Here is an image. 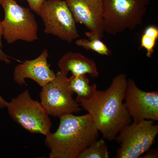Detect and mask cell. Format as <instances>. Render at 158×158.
Instances as JSON below:
<instances>
[{"instance_id":"obj_1","label":"cell","mask_w":158,"mask_h":158,"mask_svg":"<svg viewBox=\"0 0 158 158\" xmlns=\"http://www.w3.org/2000/svg\"><path fill=\"white\" fill-rule=\"evenodd\" d=\"M127 82L126 75L119 74L106 90H97L90 99L77 101L90 114L103 138L109 141H114L119 131L132 122L123 102Z\"/></svg>"},{"instance_id":"obj_2","label":"cell","mask_w":158,"mask_h":158,"mask_svg":"<svg viewBox=\"0 0 158 158\" xmlns=\"http://www.w3.org/2000/svg\"><path fill=\"white\" fill-rule=\"evenodd\" d=\"M59 118L57 131L46 136L50 158H78L85 148L99 139V131L89 113L79 116L71 113Z\"/></svg>"},{"instance_id":"obj_3","label":"cell","mask_w":158,"mask_h":158,"mask_svg":"<svg viewBox=\"0 0 158 158\" xmlns=\"http://www.w3.org/2000/svg\"><path fill=\"white\" fill-rule=\"evenodd\" d=\"M152 0H102L105 33L116 35L141 25Z\"/></svg>"},{"instance_id":"obj_4","label":"cell","mask_w":158,"mask_h":158,"mask_svg":"<svg viewBox=\"0 0 158 158\" xmlns=\"http://www.w3.org/2000/svg\"><path fill=\"white\" fill-rule=\"evenodd\" d=\"M11 118L26 131L46 136L52 123L49 115L41 103L31 98L27 89L7 102Z\"/></svg>"},{"instance_id":"obj_5","label":"cell","mask_w":158,"mask_h":158,"mask_svg":"<svg viewBox=\"0 0 158 158\" xmlns=\"http://www.w3.org/2000/svg\"><path fill=\"white\" fill-rule=\"evenodd\" d=\"M5 17L2 21L4 39L9 44L18 40L32 42L38 40V24L30 9L15 0H3Z\"/></svg>"},{"instance_id":"obj_6","label":"cell","mask_w":158,"mask_h":158,"mask_svg":"<svg viewBox=\"0 0 158 158\" xmlns=\"http://www.w3.org/2000/svg\"><path fill=\"white\" fill-rule=\"evenodd\" d=\"M158 134L155 121L132 122L119 131L115 140L120 145L116 158H138L150 149Z\"/></svg>"},{"instance_id":"obj_7","label":"cell","mask_w":158,"mask_h":158,"mask_svg":"<svg viewBox=\"0 0 158 158\" xmlns=\"http://www.w3.org/2000/svg\"><path fill=\"white\" fill-rule=\"evenodd\" d=\"M68 80L67 75L60 71L53 80L43 87L40 94V103L49 116L59 118L81 110L79 103L73 98Z\"/></svg>"},{"instance_id":"obj_8","label":"cell","mask_w":158,"mask_h":158,"mask_svg":"<svg viewBox=\"0 0 158 158\" xmlns=\"http://www.w3.org/2000/svg\"><path fill=\"white\" fill-rule=\"evenodd\" d=\"M37 15L44 23L45 34L70 43L80 37L76 23L65 0H46Z\"/></svg>"},{"instance_id":"obj_9","label":"cell","mask_w":158,"mask_h":158,"mask_svg":"<svg viewBox=\"0 0 158 158\" xmlns=\"http://www.w3.org/2000/svg\"><path fill=\"white\" fill-rule=\"evenodd\" d=\"M125 104L132 122L158 120V92H146L138 88L132 79H127Z\"/></svg>"},{"instance_id":"obj_10","label":"cell","mask_w":158,"mask_h":158,"mask_svg":"<svg viewBox=\"0 0 158 158\" xmlns=\"http://www.w3.org/2000/svg\"><path fill=\"white\" fill-rule=\"evenodd\" d=\"M76 23L83 24L90 32L101 38L104 29L102 0H65Z\"/></svg>"},{"instance_id":"obj_11","label":"cell","mask_w":158,"mask_h":158,"mask_svg":"<svg viewBox=\"0 0 158 158\" xmlns=\"http://www.w3.org/2000/svg\"><path fill=\"white\" fill-rule=\"evenodd\" d=\"M48 51L45 49L36 59L25 60L18 65L13 74L15 81L22 86L26 84V79H30L43 88L53 80L56 74L50 67L48 62Z\"/></svg>"},{"instance_id":"obj_12","label":"cell","mask_w":158,"mask_h":158,"mask_svg":"<svg viewBox=\"0 0 158 158\" xmlns=\"http://www.w3.org/2000/svg\"><path fill=\"white\" fill-rule=\"evenodd\" d=\"M58 65L60 71L66 75L70 72L73 75L88 74L93 77L99 74L95 62L79 53L68 52L60 59Z\"/></svg>"},{"instance_id":"obj_13","label":"cell","mask_w":158,"mask_h":158,"mask_svg":"<svg viewBox=\"0 0 158 158\" xmlns=\"http://www.w3.org/2000/svg\"><path fill=\"white\" fill-rule=\"evenodd\" d=\"M69 86L73 93H76L77 102L80 100H89L93 97L97 90L96 84L90 85L86 75H73L69 78Z\"/></svg>"},{"instance_id":"obj_14","label":"cell","mask_w":158,"mask_h":158,"mask_svg":"<svg viewBox=\"0 0 158 158\" xmlns=\"http://www.w3.org/2000/svg\"><path fill=\"white\" fill-rule=\"evenodd\" d=\"M85 34L88 39H77L75 44L77 46L87 50L93 51L102 56H109L111 55V51L104 43L102 41L101 38L90 31L85 32Z\"/></svg>"},{"instance_id":"obj_15","label":"cell","mask_w":158,"mask_h":158,"mask_svg":"<svg viewBox=\"0 0 158 158\" xmlns=\"http://www.w3.org/2000/svg\"><path fill=\"white\" fill-rule=\"evenodd\" d=\"M158 38V28L155 26H149L144 30L141 37L140 48L146 51V56L151 58L154 52L156 42Z\"/></svg>"},{"instance_id":"obj_16","label":"cell","mask_w":158,"mask_h":158,"mask_svg":"<svg viewBox=\"0 0 158 158\" xmlns=\"http://www.w3.org/2000/svg\"><path fill=\"white\" fill-rule=\"evenodd\" d=\"M110 156L106 141L98 139L85 148L78 158H109Z\"/></svg>"},{"instance_id":"obj_17","label":"cell","mask_w":158,"mask_h":158,"mask_svg":"<svg viewBox=\"0 0 158 158\" xmlns=\"http://www.w3.org/2000/svg\"><path fill=\"white\" fill-rule=\"evenodd\" d=\"M3 35V30L2 21H0V61L5 62L7 64H10L11 61L10 59L11 57L6 55L2 50V37Z\"/></svg>"},{"instance_id":"obj_18","label":"cell","mask_w":158,"mask_h":158,"mask_svg":"<svg viewBox=\"0 0 158 158\" xmlns=\"http://www.w3.org/2000/svg\"><path fill=\"white\" fill-rule=\"evenodd\" d=\"M30 8L37 14L39 13L43 3L46 0H26Z\"/></svg>"},{"instance_id":"obj_19","label":"cell","mask_w":158,"mask_h":158,"mask_svg":"<svg viewBox=\"0 0 158 158\" xmlns=\"http://www.w3.org/2000/svg\"><path fill=\"white\" fill-rule=\"evenodd\" d=\"M141 155L140 158H157L158 152L157 150L153 149L148 150L146 152Z\"/></svg>"},{"instance_id":"obj_20","label":"cell","mask_w":158,"mask_h":158,"mask_svg":"<svg viewBox=\"0 0 158 158\" xmlns=\"http://www.w3.org/2000/svg\"><path fill=\"white\" fill-rule=\"evenodd\" d=\"M7 102L5 100L4 98L0 95V108L3 109V108H6L7 106Z\"/></svg>"},{"instance_id":"obj_21","label":"cell","mask_w":158,"mask_h":158,"mask_svg":"<svg viewBox=\"0 0 158 158\" xmlns=\"http://www.w3.org/2000/svg\"><path fill=\"white\" fill-rule=\"evenodd\" d=\"M3 1V0H0V4H1V2H2Z\"/></svg>"}]
</instances>
